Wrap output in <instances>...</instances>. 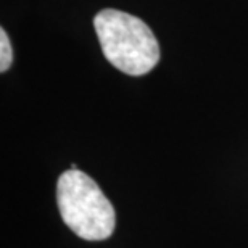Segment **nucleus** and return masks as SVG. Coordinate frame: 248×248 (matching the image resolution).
Listing matches in <instances>:
<instances>
[{
	"mask_svg": "<svg viewBox=\"0 0 248 248\" xmlns=\"http://www.w3.org/2000/svg\"><path fill=\"white\" fill-rule=\"evenodd\" d=\"M98 42L110 64L129 76H143L160 62L155 34L143 19L115 8H105L93 18Z\"/></svg>",
	"mask_w": 248,
	"mask_h": 248,
	"instance_id": "obj_1",
	"label": "nucleus"
},
{
	"mask_svg": "<svg viewBox=\"0 0 248 248\" xmlns=\"http://www.w3.org/2000/svg\"><path fill=\"white\" fill-rule=\"evenodd\" d=\"M57 205L64 224L84 240H105L115 231V208L86 172L68 170L58 177Z\"/></svg>",
	"mask_w": 248,
	"mask_h": 248,
	"instance_id": "obj_2",
	"label": "nucleus"
},
{
	"mask_svg": "<svg viewBox=\"0 0 248 248\" xmlns=\"http://www.w3.org/2000/svg\"><path fill=\"white\" fill-rule=\"evenodd\" d=\"M13 63V48L10 44L8 34L2 28L0 29V71L5 73Z\"/></svg>",
	"mask_w": 248,
	"mask_h": 248,
	"instance_id": "obj_3",
	"label": "nucleus"
}]
</instances>
